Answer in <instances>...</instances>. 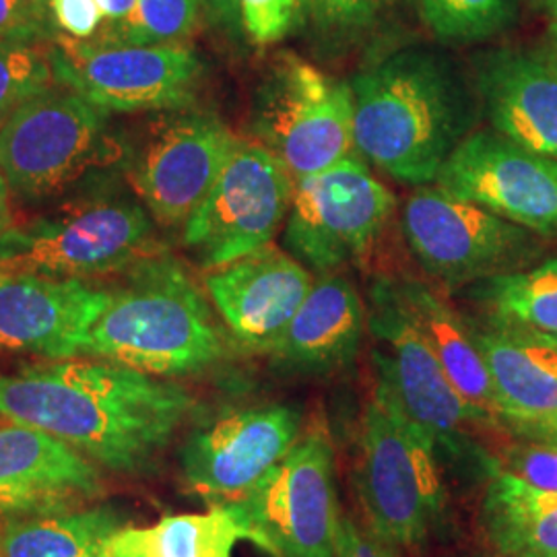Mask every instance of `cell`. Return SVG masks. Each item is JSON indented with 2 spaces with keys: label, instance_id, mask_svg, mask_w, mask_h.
I'll use <instances>...</instances> for the list:
<instances>
[{
  "label": "cell",
  "instance_id": "cell-38",
  "mask_svg": "<svg viewBox=\"0 0 557 557\" xmlns=\"http://www.w3.org/2000/svg\"><path fill=\"white\" fill-rule=\"evenodd\" d=\"M20 4L25 20L34 25V29L40 34L41 38L48 36V25L52 21L50 0H20Z\"/></svg>",
  "mask_w": 557,
  "mask_h": 557
},
{
  "label": "cell",
  "instance_id": "cell-14",
  "mask_svg": "<svg viewBox=\"0 0 557 557\" xmlns=\"http://www.w3.org/2000/svg\"><path fill=\"white\" fill-rule=\"evenodd\" d=\"M403 234L425 273L453 289L498 275L527 239L517 223L440 186L407 199Z\"/></svg>",
  "mask_w": 557,
  "mask_h": 557
},
{
  "label": "cell",
  "instance_id": "cell-18",
  "mask_svg": "<svg viewBox=\"0 0 557 557\" xmlns=\"http://www.w3.org/2000/svg\"><path fill=\"white\" fill-rule=\"evenodd\" d=\"M312 283L308 267L273 242L205 277L207 294L230 333L260 354L275 349Z\"/></svg>",
  "mask_w": 557,
  "mask_h": 557
},
{
  "label": "cell",
  "instance_id": "cell-27",
  "mask_svg": "<svg viewBox=\"0 0 557 557\" xmlns=\"http://www.w3.org/2000/svg\"><path fill=\"white\" fill-rule=\"evenodd\" d=\"M481 298L499 322L557 337V259L490 277Z\"/></svg>",
  "mask_w": 557,
  "mask_h": 557
},
{
  "label": "cell",
  "instance_id": "cell-2",
  "mask_svg": "<svg viewBox=\"0 0 557 557\" xmlns=\"http://www.w3.org/2000/svg\"><path fill=\"white\" fill-rule=\"evenodd\" d=\"M359 156L391 178L421 186L469 137L473 106L457 69L428 50H403L351 83Z\"/></svg>",
  "mask_w": 557,
  "mask_h": 557
},
{
  "label": "cell",
  "instance_id": "cell-19",
  "mask_svg": "<svg viewBox=\"0 0 557 557\" xmlns=\"http://www.w3.org/2000/svg\"><path fill=\"white\" fill-rule=\"evenodd\" d=\"M103 490L100 467L66 442L32 425L0 423V520L83 508Z\"/></svg>",
  "mask_w": 557,
  "mask_h": 557
},
{
  "label": "cell",
  "instance_id": "cell-36",
  "mask_svg": "<svg viewBox=\"0 0 557 557\" xmlns=\"http://www.w3.org/2000/svg\"><path fill=\"white\" fill-rule=\"evenodd\" d=\"M0 38L38 40L40 34L25 20L20 0H0Z\"/></svg>",
  "mask_w": 557,
  "mask_h": 557
},
{
  "label": "cell",
  "instance_id": "cell-17",
  "mask_svg": "<svg viewBox=\"0 0 557 557\" xmlns=\"http://www.w3.org/2000/svg\"><path fill=\"white\" fill-rule=\"evenodd\" d=\"M110 292L83 278L0 271V349L46 359L83 358Z\"/></svg>",
  "mask_w": 557,
  "mask_h": 557
},
{
  "label": "cell",
  "instance_id": "cell-13",
  "mask_svg": "<svg viewBox=\"0 0 557 557\" xmlns=\"http://www.w3.org/2000/svg\"><path fill=\"white\" fill-rule=\"evenodd\" d=\"M239 139L211 112L160 120L128 158V180L147 213L165 227L186 225L220 178Z\"/></svg>",
  "mask_w": 557,
  "mask_h": 557
},
{
  "label": "cell",
  "instance_id": "cell-34",
  "mask_svg": "<svg viewBox=\"0 0 557 557\" xmlns=\"http://www.w3.org/2000/svg\"><path fill=\"white\" fill-rule=\"evenodd\" d=\"M335 557H407L403 549L380 539L354 517H341Z\"/></svg>",
  "mask_w": 557,
  "mask_h": 557
},
{
  "label": "cell",
  "instance_id": "cell-16",
  "mask_svg": "<svg viewBox=\"0 0 557 557\" xmlns=\"http://www.w3.org/2000/svg\"><path fill=\"white\" fill-rule=\"evenodd\" d=\"M440 188L520 227L557 234V160L499 133H473L440 170Z\"/></svg>",
  "mask_w": 557,
  "mask_h": 557
},
{
  "label": "cell",
  "instance_id": "cell-44",
  "mask_svg": "<svg viewBox=\"0 0 557 557\" xmlns=\"http://www.w3.org/2000/svg\"><path fill=\"white\" fill-rule=\"evenodd\" d=\"M539 440H552V442H556V444H557V438H539Z\"/></svg>",
  "mask_w": 557,
  "mask_h": 557
},
{
  "label": "cell",
  "instance_id": "cell-32",
  "mask_svg": "<svg viewBox=\"0 0 557 557\" xmlns=\"http://www.w3.org/2000/svg\"><path fill=\"white\" fill-rule=\"evenodd\" d=\"M498 471L522 479L543 492L557 494V444L552 440L515 444L499 458Z\"/></svg>",
  "mask_w": 557,
  "mask_h": 557
},
{
  "label": "cell",
  "instance_id": "cell-28",
  "mask_svg": "<svg viewBox=\"0 0 557 557\" xmlns=\"http://www.w3.org/2000/svg\"><path fill=\"white\" fill-rule=\"evenodd\" d=\"M200 0H137L124 20L91 40L120 46H182L199 23Z\"/></svg>",
  "mask_w": 557,
  "mask_h": 557
},
{
  "label": "cell",
  "instance_id": "cell-24",
  "mask_svg": "<svg viewBox=\"0 0 557 557\" xmlns=\"http://www.w3.org/2000/svg\"><path fill=\"white\" fill-rule=\"evenodd\" d=\"M479 522L499 557H557V494L496 471L485 487Z\"/></svg>",
  "mask_w": 557,
  "mask_h": 557
},
{
  "label": "cell",
  "instance_id": "cell-25",
  "mask_svg": "<svg viewBox=\"0 0 557 557\" xmlns=\"http://www.w3.org/2000/svg\"><path fill=\"white\" fill-rule=\"evenodd\" d=\"M248 529L227 504L202 515H172L147 527H122L108 545V557H234Z\"/></svg>",
  "mask_w": 557,
  "mask_h": 557
},
{
  "label": "cell",
  "instance_id": "cell-7",
  "mask_svg": "<svg viewBox=\"0 0 557 557\" xmlns=\"http://www.w3.org/2000/svg\"><path fill=\"white\" fill-rule=\"evenodd\" d=\"M119 160L108 112L66 87L25 101L0 126V172L21 199H48Z\"/></svg>",
  "mask_w": 557,
  "mask_h": 557
},
{
  "label": "cell",
  "instance_id": "cell-6",
  "mask_svg": "<svg viewBox=\"0 0 557 557\" xmlns=\"http://www.w3.org/2000/svg\"><path fill=\"white\" fill-rule=\"evenodd\" d=\"M160 252L137 200L98 195L38 220L13 223L0 238V271L85 278L120 273Z\"/></svg>",
  "mask_w": 557,
  "mask_h": 557
},
{
  "label": "cell",
  "instance_id": "cell-31",
  "mask_svg": "<svg viewBox=\"0 0 557 557\" xmlns=\"http://www.w3.org/2000/svg\"><path fill=\"white\" fill-rule=\"evenodd\" d=\"M395 0H301V11L326 34H354L380 15Z\"/></svg>",
  "mask_w": 557,
  "mask_h": 557
},
{
  "label": "cell",
  "instance_id": "cell-21",
  "mask_svg": "<svg viewBox=\"0 0 557 557\" xmlns=\"http://www.w3.org/2000/svg\"><path fill=\"white\" fill-rule=\"evenodd\" d=\"M478 81L499 135L557 160V62L535 52H499Z\"/></svg>",
  "mask_w": 557,
  "mask_h": 557
},
{
  "label": "cell",
  "instance_id": "cell-41",
  "mask_svg": "<svg viewBox=\"0 0 557 557\" xmlns=\"http://www.w3.org/2000/svg\"><path fill=\"white\" fill-rule=\"evenodd\" d=\"M539 438H557V421L543 434V436H539Z\"/></svg>",
  "mask_w": 557,
  "mask_h": 557
},
{
  "label": "cell",
  "instance_id": "cell-10",
  "mask_svg": "<svg viewBox=\"0 0 557 557\" xmlns=\"http://www.w3.org/2000/svg\"><path fill=\"white\" fill-rule=\"evenodd\" d=\"M296 180L262 143L239 140L209 195L184 225V246L213 271L275 238Z\"/></svg>",
  "mask_w": 557,
  "mask_h": 557
},
{
  "label": "cell",
  "instance_id": "cell-33",
  "mask_svg": "<svg viewBox=\"0 0 557 557\" xmlns=\"http://www.w3.org/2000/svg\"><path fill=\"white\" fill-rule=\"evenodd\" d=\"M301 0H239V20L257 44L281 40L298 15Z\"/></svg>",
  "mask_w": 557,
  "mask_h": 557
},
{
  "label": "cell",
  "instance_id": "cell-45",
  "mask_svg": "<svg viewBox=\"0 0 557 557\" xmlns=\"http://www.w3.org/2000/svg\"><path fill=\"white\" fill-rule=\"evenodd\" d=\"M0 524H2V520H0Z\"/></svg>",
  "mask_w": 557,
  "mask_h": 557
},
{
  "label": "cell",
  "instance_id": "cell-15",
  "mask_svg": "<svg viewBox=\"0 0 557 557\" xmlns=\"http://www.w3.org/2000/svg\"><path fill=\"white\" fill-rule=\"evenodd\" d=\"M301 436V411L264 405L227 413L193 432L180 450L182 479L190 492L215 504L246 496Z\"/></svg>",
  "mask_w": 557,
  "mask_h": 557
},
{
  "label": "cell",
  "instance_id": "cell-12",
  "mask_svg": "<svg viewBox=\"0 0 557 557\" xmlns=\"http://www.w3.org/2000/svg\"><path fill=\"white\" fill-rule=\"evenodd\" d=\"M395 209V195L349 158L296 182L285 246L304 267L333 273L372 250Z\"/></svg>",
  "mask_w": 557,
  "mask_h": 557
},
{
  "label": "cell",
  "instance_id": "cell-5",
  "mask_svg": "<svg viewBox=\"0 0 557 557\" xmlns=\"http://www.w3.org/2000/svg\"><path fill=\"white\" fill-rule=\"evenodd\" d=\"M368 324L384 343L382 351L372 354L376 382L432 442L442 467L467 479L492 478L498 460L487 457L473 440V428L496 419L458 393L403 308L393 278H379L372 285Z\"/></svg>",
  "mask_w": 557,
  "mask_h": 557
},
{
  "label": "cell",
  "instance_id": "cell-37",
  "mask_svg": "<svg viewBox=\"0 0 557 557\" xmlns=\"http://www.w3.org/2000/svg\"><path fill=\"white\" fill-rule=\"evenodd\" d=\"M207 7L209 17L225 29H236L239 20V0H200Z\"/></svg>",
  "mask_w": 557,
  "mask_h": 557
},
{
  "label": "cell",
  "instance_id": "cell-42",
  "mask_svg": "<svg viewBox=\"0 0 557 557\" xmlns=\"http://www.w3.org/2000/svg\"><path fill=\"white\" fill-rule=\"evenodd\" d=\"M547 2H549V11H552V15H554L557 23V0H547Z\"/></svg>",
  "mask_w": 557,
  "mask_h": 557
},
{
  "label": "cell",
  "instance_id": "cell-29",
  "mask_svg": "<svg viewBox=\"0 0 557 557\" xmlns=\"http://www.w3.org/2000/svg\"><path fill=\"white\" fill-rule=\"evenodd\" d=\"M50 52L36 40L0 38V126L25 101L40 96L54 85Z\"/></svg>",
  "mask_w": 557,
  "mask_h": 557
},
{
  "label": "cell",
  "instance_id": "cell-8",
  "mask_svg": "<svg viewBox=\"0 0 557 557\" xmlns=\"http://www.w3.org/2000/svg\"><path fill=\"white\" fill-rule=\"evenodd\" d=\"M227 506L267 556L335 557L341 510L326 428L310 425L281 462Z\"/></svg>",
  "mask_w": 557,
  "mask_h": 557
},
{
  "label": "cell",
  "instance_id": "cell-9",
  "mask_svg": "<svg viewBox=\"0 0 557 557\" xmlns=\"http://www.w3.org/2000/svg\"><path fill=\"white\" fill-rule=\"evenodd\" d=\"M255 131L296 182L320 174L358 151L351 85L285 54L257 94Z\"/></svg>",
  "mask_w": 557,
  "mask_h": 557
},
{
  "label": "cell",
  "instance_id": "cell-1",
  "mask_svg": "<svg viewBox=\"0 0 557 557\" xmlns=\"http://www.w3.org/2000/svg\"><path fill=\"white\" fill-rule=\"evenodd\" d=\"M193 409L176 382L108 359H50L0 376L2 421L44 430L126 478L156 469Z\"/></svg>",
  "mask_w": 557,
  "mask_h": 557
},
{
  "label": "cell",
  "instance_id": "cell-35",
  "mask_svg": "<svg viewBox=\"0 0 557 557\" xmlns=\"http://www.w3.org/2000/svg\"><path fill=\"white\" fill-rule=\"evenodd\" d=\"M50 13L60 29L77 40H91L106 21L100 0H50Z\"/></svg>",
  "mask_w": 557,
  "mask_h": 557
},
{
  "label": "cell",
  "instance_id": "cell-23",
  "mask_svg": "<svg viewBox=\"0 0 557 557\" xmlns=\"http://www.w3.org/2000/svg\"><path fill=\"white\" fill-rule=\"evenodd\" d=\"M398 299L458 393L479 411L499 418L498 397L471 324L416 278L395 281Z\"/></svg>",
  "mask_w": 557,
  "mask_h": 557
},
{
  "label": "cell",
  "instance_id": "cell-11",
  "mask_svg": "<svg viewBox=\"0 0 557 557\" xmlns=\"http://www.w3.org/2000/svg\"><path fill=\"white\" fill-rule=\"evenodd\" d=\"M50 60L62 87L108 114L184 108L195 98L202 71L184 44L120 46L59 36Z\"/></svg>",
  "mask_w": 557,
  "mask_h": 557
},
{
  "label": "cell",
  "instance_id": "cell-30",
  "mask_svg": "<svg viewBox=\"0 0 557 557\" xmlns=\"http://www.w3.org/2000/svg\"><path fill=\"white\" fill-rule=\"evenodd\" d=\"M430 29L446 41H473L492 36L510 20L517 0H421Z\"/></svg>",
  "mask_w": 557,
  "mask_h": 557
},
{
  "label": "cell",
  "instance_id": "cell-3",
  "mask_svg": "<svg viewBox=\"0 0 557 557\" xmlns=\"http://www.w3.org/2000/svg\"><path fill=\"white\" fill-rule=\"evenodd\" d=\"M94 324L83 358L108 359L158 379L197 374L223 356V337L197 283L156 252L124 271Z\"/></svg>",
  "mask_w": 557,
  "mask_h": 557
},
{
  "label": "cell",
  "instance_id": "cell-22",
  "mask_svg": "<svg viewBox=\"0 0 557 557\" xmlns=\"http://www.w3.org/2000/svg\"><path fill=\"white\" fill-rule=\"evenodd\" d=\"M368 312L354 283L324 273L312 283L271 356L299 374H331L347 368L359 351Z\"/></svg>",
  "mask_w": 557,
  "mask_h": 557
},
{
  "label": "cell",
  "instance_id": "cell-40",
  "mask_svg": "<svg viewBox=\"0 0 557 557\" xmlns=\"http://www.w3.org/2000/svg\"><path fill=\"white\" fill-rule=\"evenodd\" d=\"M537 333V331H535ZM539 337L543 338L545 343H549L554 349H557V337L556 335H545V333H537Z\"/></svg>",
  "mask_w": 557,
  "mask_h": 557
},
{
  "label": "cell",
  "instance_id": "cell-4",
  "mask_svg": "<svg viewBox=\"0 0 557 557\" xmlns=\"http://www.w3.org/2000/svg\"><path fill=\"white\" fill-rule=\"evenodd\" d=\"M356 490L368 527L403 552H416L444 529L448 490L428 436L376 382L359 432Z\"/></svg>",
  "mask_w": 557,
  "mask_h": 557
},
{
  "label": "cell",
  "instance_id": "cell-20",
  "mask_svg": "<svg viewBox=\"0 0 557 557\" xmlns=\"http://www.w3.org/2000/svg\"><path fill=\"white\" fill-rule=\"evenodd\" d=\"M471 331L498 397L499 418L543 436L557 421V349L535 331L499 320L471 324Z\"/></svg>",
  "mask_w": 557,
  "mask_h": 557
},
{
  "label": "cell",
  "instance_id": "cell-39",
  "mask_svg": "<svg viewBox=\"0 0 557 557\" xmlns=\"http://www.w3.org/2000/svg\"><path fill=\"white\" fill-rule=\"evenodd\" d=\"M11 225H13V220H11V188H9V182L0 172V238Z\"/></svg>",
  "mask_w": 557,
  "mask_h": 557
},
{
  "label": "cell",
  "instance_id": "cell-26",
  "mask_svg": "<svg viewBox=\"0 0 557 557\" xmlns=\"http://www.w3.org/2000/svg\"><path fill=\"white\" fill-rule=\"evenodd\" d=\"M126 527L108 506H83L0 524V557H108L112 537Z\"/></svg>",
  "mask_w": 557,
  "mask_h": 557
},
{
  "label": "cell",
  "instance_id": "cell-43",
  "mask_svg": "<svg viewBox=\"0 0 557 557\" xmlns=\"http://www.w3.org/2000/svg\"><path fill=\"white\" fill-rule=\"evenodd\" d=\"M554 38H556V48H557V23L554 25Z\"/></svg>",
  "mask_w": 557,
  "mask_h": 557
}]
</instances>
